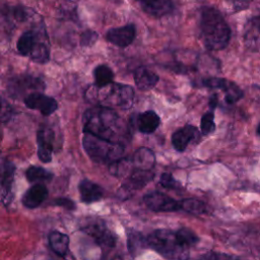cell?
<instances>
[{
    "instance_id": "836d02e7",
    "label": "cell",
    "mask_w": 260,
    "mask_h": 260,
    "mask_svg": "<svg viewBox=\"0 0 260 260\" xmlns=\"http://www.w3.org/2000/svg\"><path fill=\"white\" fill-rule=\"evenodd\" d=\"M98 40V34L93 30H85L80 36V44L83 47L93 45Z\"/></svg>"
},
{
    "instance_id": "4fadbf2b",
    "label": "cell",
    "mask_w": 260,
    "mask_h": 260,
    "mask_svg": "<svg viewBox=\"0 0 260 260\" xmlns=\"http://www.w3.org/2000/svg\"><path fill=\"white\" fill-rule=\"evenodd\" d=\"M54 132L49 128H40L37 134L38 156L42 162H50L54 149Z\"/></svg>"
},
{
    "instance_id": "7a4b0ae2",
    "label": "cell",
    "mask_w": 260,
    "mask_h": 260,
    "mask_svg": "<svg viewBox=\"0 0 260 260\" xmlns=\"http://www.w3.org/2000/svg\"><path fill=\"white\" fill-rule=\"evenodd\" d=\"M200 35L204 46L212 51L225 48L230 42L231 29L221 13L213 7H204L200 11Z\"/></svg>"
},
{
    "instance_id": "83f0119b",
    "label": "cell",
    "mask_w": 260,
    "mask_h": 260,
    "mask_svg": "<svg viewBox=\"0 0 260 260\" xmlns=\"http://www.w3.org/2000/svg\"><path fill=\"white\" fill-rule=\"evenodd\" d=\"M176 237L179 240V242L184 245L187 248H190L194 245H196L199 241L198 236L190 229L188 228H180L179 230L175 231Z\"/></svg>"
},
{
    "instance_id": "603a6c76",
    "label": "cell",
    "mask_w": 260,
    "mask_h": 260,
    "mask_svg": "<svg viewBox=\"0 0 260 260\" xmlns=\"http://www.w3.org/2000/svg\"><path fill=\"white\" fill-rule=\"evenodd\" d=\"M245 39L248 46L254 49L260 48V16L253 17L249 20Z\"/></svg>"
},
{
    "instance_id": "9c48e42d",
    "label": "cell",
    "mask_w": 260,
    "mask_h": 260,
    "mask_svg": "<svg viewBox=\"0 0 260 260\" xmlns=\"http://www.w3.org/2000/svg\"><path fill=\"white\" fill-rule=\"evenodd\" d=\"M81 231L89 236L96 245L105 248H113L117 237L103 220H93L81 228Z\"/></svg>"
},
{
    "instance_id": "2e32d148",
    "label": "cell",
    "mask_w": 260,
    "mask_h": 260,
    "mask_svg": "<svg viewBox=\"0 0 260 260\" xmlns=\"http://www.w3.org/2000/svg\"><path fill=\"white\" fill-rule=\"evenodd\" d=\"M129 162L132 172L135 170L151 171L155 164V155L151 149L141 147L134 152L132 157L129 158Z\"/></svg>"
},
{
    "instance_id": "7c38bea8",
    "label": "cell",
    "mask_w": 260,
    "mask_h": 260,
    "mask_svg": "<svg viewBox=\"0 0 260 260\" xmlns=\"http://www.w3.org/2000/svg\"><path fill=\"white\" fill-rule=\"evenodd\" d=\"M23 103L28 109L37 110L44 116H50L58 109V103L55 99L41 92H35L25 96Z\"/></svg>"
},
{
    "instance_id": "277c9868",
    "label": "cell",
    "mask_w": 260,
    "mask_h": 260,
    "mask_svg": "<svg viewBox=\"0 0 260 260\" xmlns=\"http://www.w3.org/2000/svg\"><path fill=\"white\" fill-rule=\"evenodd\" d=\"M148 248L168 260H188L189 248L182 245L174 231L158 229L146 237Z\"/></svg>"
},
{
    "instance_id": "e0dca14e",
    "label": "cell",
    "mask_w": 260,
    "mask_h": 260,
    "mask_svg": "<svg viewBox=\"0 0 260 260\" xmlns=\"http://www.w3.org/2000/svg\"><path fill=\"white\" fill-rule=\"evenodd\" d=\"M78 190L80 194V200L86 204L100 201L104 197V189L99 184L87 179L80 181Z\"/></svg>"
},
{
    "instance_id": "f1b7e54d",
    "label": "cell",
    "mask_w": 260,
    "mask_h": 260,
    "mask_svg": "<svg viewBox=\"0 0 260 260\" xmlns=\"http://www.w3.org/2000/svg\"><path fill=\"white\" fill-rule=\"evenodd\" d=\"M223 92H224V100L228 104H234L243 96V91L240 89V87L237 84H235L232 81H229V84L226 85Z\"/></svg>"
},
{
    "instance_id": "d6986e66",
    "label": "cell",
    "mask_w": 260,
    "mask_h": 260,
    "mask_svg": "<svg viewBox=\"0 0 260 260\" xmlns=\"http://www.w3.org/2000/svg\"><path fill=\"white\" fill-rule=\"evenodd\" d=\"M49 246L54 253L61 258H67L69 254V237L59 231H53L48 237Z\"/></svg>"
},
{
    "instance_id": "74e56055",
    "label": "cell",
    "mask_w": 260,
    "mask_h": 260,
    "mask_svg": "<svg viewBox=\"0 0 260 260\" xmlns=\"http://www.w3.org/2000/svg\"><path fill=\"white\" fill-rule=\"evenodd\" d=\"M112 260H122V258H121L120 256H116V257H114Z\"/></svg>"
},
{
    "instance_id": "8992f818",
    "label": "cell",
    "mask_w": 260,
    "mask_h": 260,
    "mask_svg": "<svg viewBox=\"0 0 260 260\" xmlns=\"http://www.w3.org/2000/svg\"><path fill=\"white\" fill-rule=\"evenodd\" d=\"M16 48L21 55L28 56L38 63H46L50 58L49 45L44 27L24 31L19 37Z\"/></svg>"
},
{
    "instance_id": "5bb4252c",
    "label": "cell",
    "mask_w": 260,
    "mask_h": 260,
    "mask_svg": "<svg viewBox=\"0 0 260 260\" xmlns=\"http://www.w3.org/2000/svg\"><path fill=\"white\" fill-rule=\"evenodd\" d=\"M136 28L134 24H126L120 27H114L108 30L106 38L113 45L125 48L129 46L135 39Z\"/></svg>"
},
{
    "instance_id": "ba28073f",
    "label": "cell",
    "mask_w": 260,
    "mask_h": 260,
    "mask_svg": "<svg viewBox=\"0 0 260 260\" xmlns=\"http://www.w3.org/2000/svg\"><path fill=\"white\" fill-rule=\"evenodd\" d=\"M153 176L151 171L135 170L131 172L125 182L121 185L118 191V196L122 200L129 199L134 193L146 186L153 179Z\"/></svg>"
},
{
    "instance_id": "e575fe53",
    "label": "cell",
    "mask_w": 260,
    "mask_h": 260,
    "mask_svg": "<svg viewBox=\"0 0 260 260\" xmlns=\"http://www.w3.org/2000/svg\"><path fill=\"white\" fill-rule=\"evenodd\" d=\"M52 204L53 205H56V206H59V207H63L67 210H74L76 208V205H75V202L72 201L71 199L69 198H66V197H59V198H55L53 201H52Z\"/></svg>"
},
{
    "instance_id": "8fae6325",
    "label": "cell",
    "mask_w": 260,
    "mask_h": 260,
    "mask_svg": "<svg viewBox=\"0 0 260 260\" xmlns=\"http://www.w3.org/2000/svg\"><path fill=\"white\" fill-rule=\"evenodd\" d=\"M15 176V166L7 160H0V194L1 202L7 206L13 199V183Z\"/></svg>"
},
{
    "instance_id": "3957f363",
    "label": "cell",
    "mask_w": 260,
    "mask_h": 260,
    "mask_svg": "<svg viewBox=\"0 0 260 260\" xmlns=\"http://www.w3.org/2000/svg\"><path fill=\"white\" fill-rule=\"evenodd\" d=\"M86 96L90 101H95L102 107H116L123 110L129 109L134 100V91L130 85L121 83H111L104 87L88 88Z\"/></svg>"
},
{
    "instance_id": "d6a6232c",
    "label": "cell",
    "mask_w": 260,
    "mask_h": 260,
    "mask_svg": "<svg viewBox=\"0 0 260 260\" xmlns=\"http://www.w3.org/2000/svg\"><path fill=\"white\" fill-rule=\"evenodd\" d=\"M159 184H160L164 188L172 189V190L182 188V187H181V184H180V183L173 177V175L170 174V173H164V174H161V176H160V178H159Z\"/></svg>"
},
{
    "instance_id": "7402d4cb",
    "label": "cell",
    "mask_w": 260,
    "mask_h": 260,
    "mask_svg": "<svg viewBox=\"0 0 260 260\" xmlns=\"http://www.w3.org/2000/svg\"><path fill=\"white\" fill-rule=\"evenodd\" d=\"M159 117L153 111H145L139 114L137 118L138 130L144 134H150L154 132L159 125Z\"/></svg>"
},
{
    "instance_id": "d4e9b609",
    "label": "cell",
    "mask_w": 260,
    "mask_h": 260,
    "mask_svg": "<svg viewBox=\"0 0 260 260\" xmlns=\"http://www.w3.org/2000/svg\"><path fill=\"white\" fill-rule=\"evenodd\" d=\"M127 247L129 252L132 255H138L141 253L144 249L148 248L147 246V241L146 238L142 237L141 234L137 232H132L128 234V239H127Z\"/></svg>"
},
{
    "instance_id": "52a82bcc",
    "label": "cell",
    "mask_w": 260,
    "mask_h": 260,
    "mask_svg": "<svg viewBox=\"0 0 260 260\" xmlns=\"http://www.w3.org/2000/svg\"><path fill=\"white\" fill-rule=\"evenodd\" d=\"M45 89L44 81L31 75H22V76H15L12 78L8 85L7 90L9 94L14 99L25 98L31 93L40 92Z\"/></svg>"
},
{
    "instance_id": "44dd1931",
    "label": "cell",
    "mask_w": 260,
    "mask_h": 260,
    "mask_svg": "<svg viewBox=\"0 0 260 260\" xmlns=\"http://www.w3.org/2000/svg\"><path fill=\"white\" fill-rule=\"evenodd\" d=\"M141 7L147 13L154 16H161L173 9L172 0H138Z\"/></svg>"
},
{
    "instance_id": "5b68a950",
    "label": "cell",
    "mask_w": 260,
    "mask_h": 260,
    "mask_svg": "<svg viewBox=\"0 0 260 260\" xmlns=\"http://www.w3.org/2000/svg\"><path fill=\"white\" fill-rule=\"evenodd\" d=\"M82 145L87 155L99 164H113L122 158L124 145L84 133Z\"/></svg>"
},
{
    "instance_id": "cb8c5ba5",
    "label": "cell",
    "mask_w": 260,
    "mask_h": 260,
    "mask_svg": "<svg viewBox=\"0 0 260 260\" xmlns=\"http://www.w3.org/2000/svg\"><path fill=\"white\" fill-rule=\"evenodd\" d=\"M94 85L96 87H104L113 82L114 73L107 65H99L93 70Z\"/></svg>"
},
{
    "instance_id": "6da1fadb",
    "label": "cell",
    "mask_w": 260,
    "mask_h": 260,
    "mask_svg": "<svg viewBox=\"0 0 260 260\" xmlns=\"http://www.w3.org/2000/svg\"><path fill=\"white\" fill-rule=\"evenodd\" d=\"M82 125L84 133L116 143H121L128 135L121 117L114 110L102 106L88 109L83 115Z\"/></svg>"
},
{
    "instance_id": "ac0fdd59",
    "label": "cell",
    "mask_w": 260,
    "mask_h": 260,
    "mask_svg": "<svg viewBox=\"0 0 260 260\" xmlns=\"http://www.w3.org/2000/svg\"><path fill=\"white\" fill-rule=\"evenodd\" d=\"M198 134V130L193 125H186L172 135V144L177 151H184L191 140H193Z\"/></svg>"
},
{
    "instance_id": "ffe728a7",
    "label": "cell",
    "mask_w": 260,
    "mask_h": 260,
    "mask_svg": "<svg viewBox=\"0 0 260 260\" xmlns=\"http://www.w3.org/2000/svg\"><path fill=\"white\" fill-rule=\"evenodd\" d=\"M158 75L150 69L140 66L134 72V81L136 86L141 90H148L152 88L158 81Z\"/></svg>"
},
{
    "instance_id": "d590c367",
    "label": "cell",
    "mask_w": 260,
    "mask_h": 260,
    "mask_svg": "<svg viewBox=\"0 0 260 260\" xmlns=\"http://www.w3.org/2000/svg\"><path fill=\"white\" fill-rule=\"evenodd\" d=\"M217 102H218V99H217V96L215 94H213V95H211L209 98L208 105H209V108L211 109V111H213L215 109V107L217 106Z\"/></svg>"
},
{
    "instance_id": "8d00e7d4",
    "label": "cell",
    "mask_w": 260,
    "mask_h": 260,
    "mask_svg": "<svg viewBox=\"0 0 260 260\" xmlns=\"http://www.w3.org/2000/svg\"><path fill=\"white\" fill-rule=\"evenodd\" d=\"M256 132H257V134L260 136V124L257 126V130H256Z\"/></svg>"
},
{
    "instance_id": "4dcf8cb0",
    "label": "cell",
    "mask_w": 260,
    "mask_h": 260,
    "mask_svg": "<svg viewBox=\"0 0 260 260\" xmlns=\"http://www.w3.org/2000/svg\"><path fill=\"white\" fill-rule=\"evenodd\" d=\"M197 260H245V259L235 255L226 254V253L211 251L201 255Z\"/></svg>"
},
{
    "instance_id": "4316f807",
    "label": "cell",
    "mask_w": 260,
    "mask_h": 260,
    "mask_svg": "<svg viewBox=\"0 0 260 260\" xmlns=\"http://www.w3.org/2000/svg\"><path fill=\"white\" fill-rule=\"evenodd\" d=\"M180 202H181V210L185 212L195 214V215H200L207 212L206 204L199 199L186 198V199L180 200Z\"/></svg>"
},
{
    "instance_id": "1f68e13d",
    "label": "cell",
    "mask_w": 260,
    "mask_h": 260,
    "mask_svg": "<svg viewBox=\"0 0 260 260\" xmlns=\"http://www.w3.org/2000/svg\"><path fill=\"white\" fill-rule=\"evenodd\" d=\"M13 116V109L9 103L0 94V122H7Z\"/></svg>"
},
{
    "instance_id": "9a60e30c",
    "label": "cell",
    "mask_w": 260,
    "mask_h": 260,
    "mask_svg": "<svg viewBox=\"0 0 260 260\" xmlns=\"http://www.w3.org/2000/svg\"><path fill=\"white\" fill-rule=\"evenodd\" d=\"M49 191L45 184L36 183L29 187L22 195L21 203L24 207L32 209L40 206L48 197Z\"/></svg>"
},
{
    "instance_id": "484cf974",
    "label": "cell",
    "mask_w": 260,
    "mask_h": 260,
    "mask_svg": "<svg viewBox=\"0 0 260 260\" xmlns=\"http://www.w3.org/2000/svg\"><path fill=\"white\" fill-rule=\"evenodd\" d=\"M53 174L46 169L38 166H30L25 171V177L30 183H41L50 181L53 178Z\"/></svg>"
},
{
    "instance_id": "30bf717a",
    "label": "cell",
    "mask_w": 260,
    "mask_h": 260,
    "mask_svg": "<svg viewBox=\"0 0 260 260\" xmlns=\"http://www.w3.org/2000/svg\"><path fill=\"white\" fill-rule=\"evenodd\" d=\"M143 202L147 208L154 212H174L181 210L180 200H176L158 191L145 194Z\"/></svg>"
},
{
    "instance_id": "f546056e",
    "label": "cell",
    "mask_w": 260,
    "mask_h": 260,
    "mask_svg": "<svg viewBox=\"0 0 260 260\" xmlns=\"http://www.w3.org/2000/svg\"><path fill=\"white\" fill-rule=\"evenodd\" d=\"M200 129L203 135L211 134L215 130V123H214V115L213 111L205 113L200 121Z\"/></svg>"
}]
</instances>
